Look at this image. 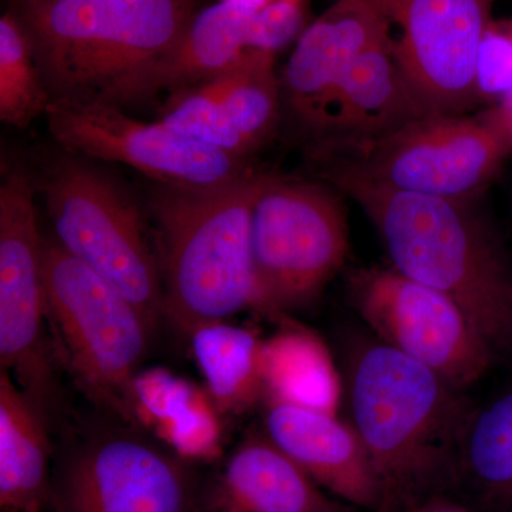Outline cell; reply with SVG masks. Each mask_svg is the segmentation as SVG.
I'll list each match as a JSON object with an SVG mask.
<instances>
[{"label": "cell", "instance_id": "1", "mask_svg": "<svg viewBox=\"0 0 512 512\" xmlns=\"http://www.w3.org/2000/svg\"><path fill=\"white\" fill-rule=\"evenodd\" d=\"M322 177L375 225L394 269L460 306L497 352L512 350V268L471 202L399 192L353 175Z\"/></svg>", "mask_w": 512, "mask_h": 512}, {"label": "cell", "instance_id": "2", "mask_svg": "<svg viewBox=\"0 0 512 512\" xmlns=\"http://www.w3.org/2000/svg\"><path fill=\"white\" fill-rule=\"evenodd\" d=\"M348 389L353 427L382 490L380 512L412 511L460 454L471 416L460 389L383 342L357 350Z\"/></svg>", "mask_w": 512, "mask_h": 512}, {"label": "cell", "instance_id": "3", "mask_svg": "<svg viewBox=\"0 0 512 512\" xmlns=\"http://www.w3.org/2000/svg\"><path fill=\"white\" fill-rule=\"evenodd\" d=\"M264 174L211 188L158 184L150 210L165 320L190 338L252 309V208Z\"/></svg>", "mask_w": 512, "mask_h": 512}, {"label": "cell", "instance_id": "4", "mask_svg": "<svg viewBox=\"0 0 512 512\" xmlns=\"http://www.w3.org/2000/svg\"><path fill=\"white\" fill-rule=\"evenodd\" d=\"M20 19L52 100L106 99L178 42L195 0H33Z\"/></svg>", "mask_w": 512, "mask_h": 512}, {"label": "cell", "instance_id": "5", "mask_svg": "<svg viewBox=\"0 0 512 512\" xmlns=\"http://www.w3.org/2000/svg\"><path fill=\"white\" fill-rule=\"evenodd\" d=\"M43 279L56 356L90 400L141 429L137 379L154 338L147 320L55 238L43 241Z\"/></svg>", "mask_w": 512, "mask_h": 512}, {"label": "cell", "instance_id": "6", "mask_svg": "<svg viewBox=\"0 0 512 512\" xmlns=\"http://www.w3.org/2000/svg\"><path fill=\"white\" fill-rule=\"evenodd\" d=\"M511 154L510 140L488 110L476 117L427 114L375 140L312 147L322 173L464 202L485 190Z\"/></svg>", "mask_w": 512, "mask_h": 512}, {"label": "cell", "instance_id": "7", "mask_svg": "<svg viewBox=\"0 0 512 512\" xmlns=\"http://www.w3.org/2000/svg\"><path fill=\"white\" fill-rule=\"evenodd\" d=\"M348 251V221L332 190L264 174L251 218L252 309L279 315L311 305Z\"/></svg>", "mask_w": 512, "mask_h": 512}, {"label": "cell", "instance_id": "8", "mask_svg": "<svg viewBox=\"0 0 512 512\" xmlns=\"http://www.w3.org/2000/svg\"><path fill=\"white\" fill-rule=\"evenodd\" d=\"M42 192L56 241L123 293L156 333L165 320L160 266L126 192L74 156L47 171Z\"/></svg>", "mask_w": 512, "mask_h": 512}, {"label": "cell", "instance_id": "9", "mask_svg": "<svg viewBox=\"0 0 512 512\" xmlns=\"http://www.w3.org/2000/svg\"><path fill=\"white\" fill-rule=\"evenodd\" d=\"M190 463L140 427L120 421L90 431L53 471V512H195Z\"/></svg>", "mask_w": 512, "mask_h": 512}, {"label": "cell", "instance_id": "10", "mask_svg": "<svg viewBox=\"0 0 512 512\" xmlns=\"http://www.w3.org/2000/svg\"><path fill=\"white\" fill-rule=\"evenodd\" d=\"M43 239L35 185L23 168L0 185V369H6L52 424L59 412L55 353L46 339Z\"/></svg>", "mask_w": 512, "mask_h": 512}, {"label": "cell", "instance_id": "11", "mask_svg": "<svg viewBox=\"0 0 512 512\" xmlns=\"http://www.w3.org/2000/svg\"><path fill=\"white\" fill-rule=\"evenodd\" d=\"M46 119L50 134L72 156L128 165L160 185L211 188L254 173L248 158L201 143L163 121L131 119L104 101L52 100Z\"/></svg>", "mask_w": 512, "mask_h": 512}, {"label": "cell", "instance_id": "12", "mask_svg": "<svg viewBox=\"0 0 512 512\" xmlns=\"http://www.w3.org/2000/svg\"><path fill=\"white\" fill-rule=\"evenodd\" d=\"M353 305L380 342L463 389L493 363L494 350L466 313L397 269H362L350 281Z\"/></svg>", "mask_w": 512, "mask_h": 512}, {"label": "cell", "instance_id": "13", "mask_svg": "<svg viewBox=\"0 0 512 512\" xmlns=\"http://www.w3.org/2000/svg\"><path fill=\"white\" fill-rule=\"evenodd\" d=\"M399 36L393 50L430 114H463L478 97V57L495 0H375Z\"/></svg>", "mask_w": 512, "mask_h": 512}, {"label": "cell", "instance_id": "14", "mask_svg": "<svg viewBox=\"0 0 512 512\" xmlns=\"http://www.w3.org/2000/svg\"><path fill=\"white\" fill-rule=\"evenodd\" d=\"M281 101L275 53L249 50L218 76L171 94L160 121L208 146L248 158L275 136Z\"/></svg>", "mask_w": 512, "mask_h": 512}, {"label": "cell", "instance_id": "15", "mask_svg": "<svg viewBox=\"0 0 512 512\" xmlns=\"http://www.w3.org/2000/svg\"><path fill=\"white\" fill-rule=\"evenodd\" d=\"M392 37L375 0H338L303 30L279 80L285 106L309 137L353 63Z\"/></svg>", "mask_w": 512, "mask_h": 512}, {"label": "cell", "instance_id": "16", "mask_svg": "<svg viewBox=\"0 0 512 512\" xmlns=\"http://www.w3.org/2000/svg\"><path fill=\"white\" fill-rule=\"evenodd\" d=\"M264 431L323 490L366 510L382 511L375 468L353 424L329 410L266 394Z\"/></svg>", "mask_w": 512, "mask_h": 512}, {"label": "cell", "instance_id": "17", "mask_svg": "<svg viewBox=\"0 0 512 512\" xmlns=\"http://www.w3.org/2000/svg\"><path fill=\"white\" fill-rule=\"evenodd\" d=\"M255 12L227 0L197 10L183 36L164 56L101 101L121 107L161 92H181L225 72L249 50H256L252 45Z\"/></svg>", "mask_w": 512, "mask_h": 512}, {"label": "cell", "instance_id": "18", "mask_svg": "<svg viewBox=\"0 0 512 512\" xmlns=\"http://www.w3.org/2000/svg\"><path fill=\"white\" fill-rule=\"evenodd\" d=\"M427 114L397 63L392 37L350 67L312 133V147L375 140Z\"/></svg>", "mask_w": 512, "mask_h": 512}, {"label": "cell", "instance_id": "19", "mask_svg": "<svg viewBox=\"0 0 512 512\" xmlns=\"http://www.w3.org/2000/svg\"><path fill=\"white\" fill-rule=\"evenodd\" d=\"M205 508L207 512H339L265 431L251 434L229 454Z\"/></svg>", "mask_w": 512, "mask_h": 512}, {"label": "cell", "instance_id": "20", "mask_svg": "<svg viewBox=\"0 0 512 512\" xmlns=\"http://www.w3.org/2000/svg\"><path fill=\"white\" fill-rule=\"evenodd\" d=\"M50 421L0 369V510L43 512L52 494Z\"/></svg>", "mask_w": 512, "mask_h": 512}, {"label": "cell", "instance_id": "21", "mask_svg": "<svg viewBox=\"0 0 512 512\" xmlns=\"http://www.w3.org/2000/svg\"><path fill=\"white\" fill-rule=\"evenodd\" d=\"M210 402L217 412H247L266 393V342L228 322L201 326L190 336Z\"/></svg>", "mask_w": 512, "mask_h": 512}, {"label": "cell", "instance_id": "22", "mask_svg": "<svg viewBox=\"0 0 512 512\" xmlns=\"http://www.w3.org/2000/svg\"><path fill=\"white\" fill-rule=\"evenodd\" d=\"M460 457L485 500L512 512V392L471 414Z\"/></svg>", "mask_w": 512, "mask_h": 512}, {"label": "cell", "instance_id": "23", "mask_svg": "<svg viewBox=\"0 0 512 512\" xmlns=\"http://www.w3.org/2000/svg\"><path fill=\"white\" fill-rule=\"evenodd\" d=\"M50 99L28 30L19 15L0 19V119L25 128L47 113Z\"/></svg>", "mask_w": 512, "mask_h": 512}, {"label": "cell", "instance_id": "24", "mask_svg": "<svg viewBox=\"0 0 512 512\" xmlns=\"http://www.w3.org/2000/svg\"><path fill=\"white\" fill-rule=\"evenodd\" d=\"M266 394L333 412L335 375L316 340L285 335L266 342Z\"/></svg>", "mask_w": 512, "mask_h": 512}, {"label": "cell", "instance_id": "25", "mask_svg": "<svg viewBox=\"0 0 512 512\" xmlns=\"http://www.w3.org/2000/svg\"><path fill=\"white\" fill-rule=\"evenodd\" d=\"M478 97L503 99L512 90V19L491 20L485 32L477 70Z\"/></svg>", "mask_w": 512, "mask_h": 512}, {"label": "cell", "instance_id": "26", "mask_svg": "<svg viewBox=\"0 0 512 512\" xmlns=\"http://www.w3.org/2000/svg\"><path fill=\"white\" fill-rule=\"evenodd\" d=\"M490 111L493 119L497 121L498 126L503 128L505 136L508 137L512 144V90L510 93L505 94L503 99L493 104Z\"/></svg>", "mask_w": 512, "mask_h": 512}, {"label": "cell", "instance_id": "27", "mask_svg": "<svg viewBox=\"0 0 512 512\" xmlns=\"http://www.w3.org/2000/svg\"><path fill=\"white\" fill-rule=\"evenodd\" d=\"M410 512H468L464 508L444 500H427L413 508Z\"/></svg>", "mask_w": 512, "mask_h": 512}, {"label": "cell", "instance_id": "28", "mask_svg": "<svg viewBox=\"0 0 512 512\" xmlns=\"http://www.w3.org/2000/svg\"><path fill=\"white\" fill-rule=\"evenodd\" d=\"M227 2L238 3L248 9L261 10L265 6L271 5L275 0H227Z\"/></svg>", "mask_w": 512, "mask_h": 512}, {"label": "cell", "instance_id": "29", "mask_svg": "<svg viewBox=\"0 0 512 512\" xmlns=\"http://www.w3.org/2000/svg\"><path fill=\"white\" fill-rule=\"evenodd\" d=\"M20 3L33 2V0H19Z\"/></svg>", "mask_w": 512, "mask_h": 512}, {"label": "cell", "instance_id": "30", "mask_svg": "<svg viewBox=\"0 0 512 512\" xmlns=\"http://www.w3.org/2000/svg\"><path fill=\"white\" fill-rule=\"evenodd\" d=\"M0 512H16V511H10V510H0Z\"/></svg>", "mask_w": 512, "mask_h": 512}]
</instances>
